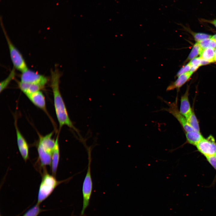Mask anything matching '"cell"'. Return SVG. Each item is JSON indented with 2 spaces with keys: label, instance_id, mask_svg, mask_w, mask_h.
Wrapping results in <instances>:
<instances>
[{
  "label": "cell",
  "instance_id": "6da1fadb",
  "mask_svg": "<svg viewBox=\"0 0 216 216\" xmlns=\"http://www.w3.org/2000/svg\"><path fill=\"white\" fill-rule=\"evenodd\" d=\"M61 74L56 68L51 72V87L52 90L54 106L57 118L59 124V131L64 125H66L75 131L79 135L77 129L74 125L68 114L66 106L59 89Z\"/></svg>",
  "mask_w": 216,
  "mask_h": 216
},
{
  "label": "cell",
  "instance_id": "7a4b0ae2",
  "mask_svg": "<svg viewBox=\"0 0 216 216\" xmlns=\"http://www.w3.org/2000/svg\"><path fill=\"white\" fill-rule=\"evenodd\" d=\"M53 132L42 136L39 134L37 148L38 160L41 167L44 169L46 166L51 165L52 156L55 145L56 140L52 138Z\"/></svg>",
  "mask_w": 216,
  "mask_h": 216
},
{
  "label": "cell",
  "instance_id": "3957f363",
  "mask_svg": "<svg viewBox=\"0 0 216 216\" xmlns=\"http://www.w3.org/2000/svg\"><path fill=\"white\" fill-rule=\"evenodd\" d=\"M70 178L62 181H58L55 176L50 174L46 169L44 170L39 188L37 204H40L46 199L58 186L69 180Z\"/></svg>",
  "mask_w": 216,
  "mask_h": 216
},
{
  "label": "cell",
  "instance_id": "277c9868",
  "mask_svg": "<svg viewBox=\"0 0 216 216\" xmlns=\"http://www.w3.org/2000/svg\"><path fill=\"white\" fill-rule=\"evenodd\" d=\"M88 163L86 174L82 184V194L83 196V206L81 212V216H83L85 211L89 205L91 196L93 182L91 172V149L90 147L87 148Z\"/></svg>",
  "mask_w": 216,
  "mask_h": 216
},
{
  "label": "cell",
  "instance_id": "5b68a950",
  "mask_svg": "<svg viewBox=\"0 0 216 216\" xmlns=\"http://www.w3.org/2000/svg\"><path fill=\"white\" fill-rule=\"evenodd\" d=\"M2 27L8 45L10 57L14 68L22 72L28 67L22 55L11 42L2 24Z\"/></svg>",
  "mask_w": 216,
  "mask_h": 216
},
{
  "label": "cell",
  "instance_id": "8992f818",
  "mask_svg": "<svg viewBox=\"0 0 216 216\" xmlns=\"http://www.w3.org/2000/svg\"><path fill=\"white\" fill-rule=\"evenodd\" d=\"M20 79L22 82L38 85L43 87L48 81L46 77L28 69L22 72Z\"/></svg>",
  "mask_w": 216,
  "mask_h": 216
},
{
  "label": "cell",
  "instance_id": "52a82bcc",
  "mask_svg": "<svg viewBox=\"0 0 216 216\" xmlns=\"http://www.w3.org/2000/svg\"><path fill=\"white\" fill-rule=\"evenodd\" d=\"M196 146L198 150L206 158L216 155V143L211 135L206 139L203 138Z\"/></svg>",
  "mask_w": 216,
  "mask_h": 216
},
{
  "label": "cell",
  "instance_id": "ba28073f",
  "mask_svg": "<svg viewBox=\"0 0 216 216\" xmlns=\"http://www.w3.org/2000/svg\"><path fill=\"white\" fill-rule=\"evenodd\" d=\"M15 125L18 149L24 160L26 161L29 158V146L26 140L19 130L16 123H15Z\"/></svg>",
  "mask_w": 216,
  "mask_h": 216
},
{
  "label": "cell",
  "instance_id": "9c48e42d",
  "mask_svg": "<svg viewBox=\"0 0 216 216\" xmlns=\"http://www.w3.org/2000/svg\"><path fill=\"white\" fill-rule=\"evenodd\" d=\"M165 110L172 114L177 119L186 132L195 131L190 125L185 117L178 110L176 103L170 104L169 107Z\"/></svg>",
  "mask_w": 216,
  "mask_h": 216
},
{
  "label": "cell",
  "instance_id": "30bf717a",
  "mask_svg": "<svg viewBox=\"0 0 216 216\" xmlns=\"http://www.w3.org/2000/svg\"><path fill=\"white\" fill-rule=\"evenodd\" d=\"M27 97L34 105L49 115L46 108L45 98L40 91L37 92Z\"/></svg>",
  "mask_w": 216,
  "mask_h": 216
},
{
  "label": "cell",
  "instance_id": "8fae6325",
  "mask_svg": "<svg viewBox=\"0 0 216 216\" xmlns=\"http://www.w3.org/2000/svg\"><path fill=\"white\" fill-rule=\"evenodd\" d=\"M58 136L59 133L55 140V146L52 155L51 165L52 174L55 176L56 173L60 157Z\"/></svg>",
  "mask_w": 216,
  "mask_h": 216
},
{
  "label": "cell",
  "instance_id": "7c38bea8",
  "mask_svg": "<svg viewBox=\"0 0 216 216\" xmlns=\"http://www.w3.org/2000/svg\"><path fill=\"white\" fill-rule=\"evenodd\" d=\"M193 72L189 71L181 74L178 76L177 79L170 84L167 87L166 91H169L175 89H179L190 79Z\"/></svg>",
  "mask_w": 216,
  "mask_h": 216
},
{
  "label": "cell",
  "instance_id": "4fadbf2b",
  "mask_svg": "<svg viewBox=\"0 0 216 216\" xmlns=\"http://www.w3.org/2000/svg\"><path fill=\"white\" fill-rule=\"evenodd\" d=\"M188 89L185 93L181 97L179 111L180 112L186 119L192 112L188 99Z\"/></svg>",
  "mask_w": 216,
  "mask_h": 216
},
{
  "label": "cell",
  "instance_id": "5bb4252c",
  "mask_svg": "<svg viewBox=\"0 0 216 216\" xmlns=\"http://www.w3.org/2000/svg\"><path fill=\"white\" fill-rule=\"evenodd\" d=\"M19 88L27 96L43 88L44 87L39 85L24 82H18Z\"/></svg>",
  "mask_w": 216,
  "mask_h": 216
},
{
  "label": "cell",
  "instance_id": "9a60e30c",
  "mask_svg": "<svg viewBox=\"0 0 216 216\" xmlns=\"http://www.w3.org/2000/svg\"><path fill=\"white\" fill-rule=\"evenodd\" d=\"M185 135L187 142L196 146L204 138L200 132L196 131L186 132Z\"/></svg>",
  "mask_w": 216,
  "mask_h": 216
},
{
  "label": "cell",
  "instance_id": "2e32d148",
  "mask_svg": "<svg viewBox=\"0 0 216 216\" xmlns=\"http://www.w3.org/2000/svg\"><path fill=\"white\" fill-rule=\"evenodd\" d=\"M200 57L210 63L214 62V50L212 48L202 49L200 54Z\"/></svg>",
  "mask_w": 216,
  "mask_h": 216
},
{
  "label": "cell",
  "instance_id": "e0dca14e",
  "mask_svg": "<svg viewBox=\"0 0 216 216\" xmlns=\"http://www.w3.org/2000/svg\"><path fill=\"white\" fill-rule=\"evenodd\" d=\"M15 76V70L13 68L8 77L0 83V92L5 89L11 81L14 79Z\"/></svg>",
  "mask_w": 216,
  "mask_h": 216
},
{
  "label": "cell",
  "instance_id": "ac0fdd59",
  "mask_svg": "<svg viewBox=\"0 0 216 216\" xmlns=\"http://www.w3.org/2000/svg\"><path fill=\"white\" fill-rule=\"evenodd\" d=\"M197 42L202 49L208 48L214 49L216 48V40L212 38L204 39Z\"/></svg>",
  "mask_w": 216,
  "mask_h": 216
},
{
  "label": "cell",
  "instance_id": "d6986e66",
  "mask_svg": "<svg viewBox=\"0 0 216 216\" xmlns=\"http://www.w3.org/2000/svg\"><path fill=\"white\" fill-rule=\"evenodd\" d=\"M187 120L190 125L195 131L200 132L198 122L194 112H192Z\"/></svg>",
  "mask_w": 216,
  "mask_h": 216
},
{
  "label": "cell",
  "instance_id": "ffe728a7",
  "mask_svg": "<svg viewBox=\"0 0 216 216\" xmlns=\"http://www.w3.org/2000/svg\"><path fill=\"white\" fill-rule=\"evenodd\" d=\"M202 49L201 48L198 42L196 43L193 46L192 49L189 55L187 60H192L196 58L200 55Z\"/></svg>",
  "mask_w": 216,
  "mask_h": 216
},
{
  "label": "cell",
  "instance_id": "44dd1931",
  "mask_svg": "<svg viewBox=\"0 0 216 216\" xmlns=\"http://www.w3.org/2000/svg\"><path fill=\"white\" fill-rule=\"evenodd\" d=\"M191 65L190 71L194 73L200 66H202V58L200 57L195 58L191 60L190 62Z\"/></svg>",
  "mask_w": 216,
  "mask_h": 216
},
{
  "label": "cell",
  "instance_id": "7402d4cb",
  "mask_svg": "<svg viewBox=\"0 0 216 216\" xmlns=\"http://www.w3.org/2000/svg\"><path fill=\"white\" fill-rule=\"evenodd\" d=\"M39 204H37L28 210L23 216H37L40 212Z\"/></svg>",
  "mask_w": 216,
  "mask_h": 216
},
{
  "label": "cell",
  "instance_id": "603a6c76",
  "mask_svg": "<svg viewBox=\"0 0 216 216\" xmlns=\"http://www.w3.org/2000/svg\"><path fill=\"white\" fill-rule=\"evenodd\" d=\"M192 34L195 40L197 42L204 39L211 38L212 37L210 35L204 33L192 32Z\"/></svg>",
  "mask_w": 216,
  "mask_h": 216
},
{
  "label": "cell",
  "instance_id": "cb8c5ba5",
  "mask_svg": "<svg viewBox=\"0 0 216 216\" xmlns=\"http://www.w3.org/2000/svg\"><path fill=\"white\" fill-rule=\"evenodd\" d=\"M191 68V65L189 62L180 69L177 74V76H178L182 74L190 71Z\"/></svg>",
  "mask_w": 216,
  "mask_h": 216
},
{
  "label": "cell",
  "instance_id": "d4e9b609",
  "mask_svg": "<svg viewBox=\"0 0 216 216\" xmlns=\"http://www.w3.org/2000/svg\"><path fill=\"white\" fill-rule=\"evenodd\" d=\"M209 163L216 170V155L206 158Z\"/></svg>",
  "mask_w": 216,
  "mask_h": 216
},
{
  "label": "cell",
  "instance_id": "484cf974",
  "mask_svg": "<svg viewBox=\"0 0 216 216\" xmlns=\"http://www.w3.org/2000/svg\"><path fill=\"white\" fill-rule=\"evenodd\" d=\"M205 22H206L213 25L216 28V19L213 20H205Z\"/></svg>",
  "mask_w": 216,
  "mask_h": 216
},
{
  "label": "cell",
  "instance_id": "4316f807",
  "mask_svg": "<svg viewBox=\"0 0 216 216\" xmlns=\"http://www.w3.org/2000/svg\"><path fill=\"white\" fill-rule=\"evenodd\" d=\"M216 62V48L214 50V62Z\"/></svg>",
  "mask_w": 216,
  "mask_h": 216
},
{
  "label": "cell",
  "instance_id": "83f0119b",
  "mask_svg": "<svg viewBox=\"0 0 216 216\" xmlns=\"http://www.w3.org/2000/svg\"><path fill=\"white\" fill-rule=\"evenodd\" d=\"M211 38L216 40V34H215L212 36Z\"/></svg>",
  "mask_w": 216,
  "mask_h": 216
},
{
  "label": "cell",
  "instance_id": "f1b7e54d",
  "mask_svg": "<svg viewBox=\"0 0 216 216\" xmlns=\"http://www.w3.org/2000/svg\"><path fill=\"white\" fill-rule=\"evenodd\" d=\"M71 216H76V215H74L73 214H72V215Z\"/></svg>",
  "mask_w": 216,
  "mask_h": 216
}]
</instances>
